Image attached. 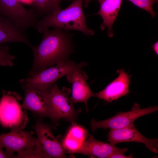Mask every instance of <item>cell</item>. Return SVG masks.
<instances>
[{
    "label": "cell",
    "instance_id": "52a82bcc",
    "mask_svg": "<svg viewBox=\"0 0 158 158\" xmlns=\"http://www.w3.org/2000/svg\"><path fill=\"white\" fill-rule=\"evenodd\" d=\"M0 15L23 30L34 27L39 17L33 8L27 9L19 0H0Z\"/></svg>",
    "mask_w": 158,
    "mask_h": 158
},
{
    "label": "cell",
    "instance_id": "30bf717a",
    "mask_svg": "<svg viewBox=\"0 0 158 158\" xmlns=\"http://www.w3.org/2000/svg\"><path fill=\"white\" fill-rule=\"evenodd\" d=\"M36 140L32 132L24 131L18 128L11 129L9 133L0 135V144L13 154L25 150L34 145Z\"/></svg>",
    "mask_w": 158,
    "mask_h": 158
},
{
    "label": "cell",
    "instance_id": "8fae6325",
    "mask_svg": "<svg viewBox=\"0 0 158 158\" xmlns=\"http://www.w3.org/2000/svg\"><path fill=\"white\" fill-rule=\"evenodd\" d=\"M128 150L127 148H120L110 143L97 140L93 135H90L78 149L71 154L79 153L91 157L110 158L113 154H124Z\"/></svg>",
    "mask_w": 158,
    "mask_h": 158
},
{
    "label": "cell",
    "instance_id": "603a6c76",
    "mask_svg": "<svg viewBox=\"0 0 158 158\" xmlns=\"http://www.w3.org/2000/svg\"><path fill=\"white\" fill-rule=\"evenodd\" d=\"M4 148L0 144V158H15V155L7 151L4 150Z\"/></svg>",
    "mask_w": 158,
    "mask_h": 158
},
{
    "label": "cell",
    "instance_id": "5bb4252c",
    "mask_svg": "<svg viewBox=\"0 0 158 158\" xmlns=\"http://www.w3.org/2000/svg\"><path fill=\"white\" fill-rule=\"evenodd\" d=\"M118 76L104 89L92 96L111 102L129 92L130 77L123 69L117 70Z\"/></svg>",
    "mask_w": 158,
    "mask_h": 158
},
{
    "label": "cell",
    "instance_id": "7402d4cb",
    "mask_svg": "<svg viewBox=\"0 0 158 158\" xmlns=\"http://www.w3.org/2000/svg\"><path fill=\"white\" fill-rule=\"evenodd\" d=\"M52 13L61 9L59 0H49Z\"/></svg>",
    "mask_w": 158,
    "mask_h": 158
},
{
    "label": "cell",
    "instance_id": "9a60e30c",
    "mask_svg": "<svg viewBox=\"0 0 158 158\" xmlns=\"http://www.w3.org/2000/svg\"><path fill=\"white\" fill-rule=\"evenodd\" d=\"M92 0H84V6L87 7ZM123 0H97L100 4L99 11L94 15L100 16L103 20L100 25L102 30L107 28L109 37L113 36L112 26L118 15Z\"/></svg>",
    "mask_w": 158,
    "mask_h": 158
},
{
    "label": "cell",
    "instance_id": "8992f818",
    "mask_svg": "<svg viewBox=\"0 0 158 158\" xmlns=\"http://www.w3.org/2000/svg\"><path fill=\"white\" fill-rule=\"evenodd\" d=\"M158 110V106L141 109L139 104L135 103L131 110L118 112L115 115L108 119L98 121L92 119L90 126L93 131L100 128L106 130L121 129L134 125V122L138 118Z\"/></svg>",
    "mask_w": 158,
    "mask_h": 158
},
{
    "label": "cell",
    "instance_id": "484cf974",
    "mask_svg": "<svg viewBox=\"0 0 158 158\" xmlns=\"http://www.w3.org/2000/svg\"><path fill=\"white\" fill-rule=\"evenodd\" d=\"M70 0H59L61 2V1H68Z\"/></svg>",
    "mask_w": 158,
    "mask_h": 158
},
{
    "label": "cell",
    "instance_id": "5b68a950",
    "mask_svg": "<svg viewBox=\"0 0 158 158\" xmlns=\"http://www.w3.org/2000/svg\"><path fill=\"white\" fill-rule=\"evenodd\" d=\"M0 100V123L11 129L22 130L26 126L28 119L26 111L18 101V96L3 91Z\"/></svg>",
    "mask_w": 158,
    "mask_h": 158
},
{
    "label": "cell",
    "instance_id": "d4e9b609",
    "mask_svg": "<svg viewBox=\"0 0 158 158\" xmlns=\"http://www.w3.org/2000/svg\"><path fill=\"white\" fill-rule=\"evenodd\" d=\"M152 47L157 55L158 54V42L157 41L152 45Z\"/></svg>",
    "mask_w": 158,
    "mask_h": 158
},
{
    "label": "cell",
    "instance_id": "7c38bea8",
    "mask_svg": "<svg viewBox=\"0 0 158 158\" xmlns=\"http://www.w3.org/2000/svg\"><path fill=\"white\" fill-rule=\"evenodd\" d=\"M25 96L22 106L23 109L30 111L42 117H49L48 100V89L41 90L36 88L25 87Z\"/></svg>",
    "mask_w": 158,
    "mask_h": 158
},
{
    "label": "cell",
    "instance_id": "277c9868",
    "mask_svg": "<svg viewBox=\"0 0 158 158\" xmlns=\"http://www.w3.org/2000/svg\"><path fill=\"white\" fill-rule=\"evenodd\" d=\"M71 90L63 87L60 90L56 83L48 89L49 118L55 123L62 120L71 123L76 120L79 110L74 107L69 97Z\"/></svg>",
    "mask_w": 158,
    "mask_h": 158
},
{
    "label": "cell",
    "instance_id": "44dd1931",
    "mask_svg": "<svg viewBox=\"0 0 158 158\" xmlns=\"http://www.w3.org/2000/svg\"><path fill=\"white\" fill-rule=\"evenodd\" d=\"M138 7L148 12L154 17L155 13L153 9L154 3L157 0H128Z\"/></svg>",
    "mask_w": 158,
    "mask_h": 158
},
{
    "label": "cell",
    "instance_id": "4fadbf2b",
    "mask_svg": "<svg viewBox=\"0 0 158 158\" xmlns=\"http://www.w3.org/2000/svg\"><path fill=\"white\" fill-rule=\"evenodd\" d=\"M66 75L68 81L72 85L71 96L70 97L71 102L73 103H84L87 112V101L92 93L86 82L87 76L80 68L74 69Z\"/></svg>",
    "mask_w": 158,
    "mask_h": 158
},
{
    "label": "cell",
    "instance_id": "cb8c5ba5",
    "mask_svg": "<svg viewBox=\"0 0 158 158\" xmlns=\"http://www.w3.org/2000/svg\"><path fill=\"white\" fill-rule=\"evenodd\" d=\"M133 155L132 154H130L129 156H125L124 154L123 153H118L113 154L110 157V158H133Z\"/></svg>",
    "mask_w": 158,
    "mask_h": 158
},
{
    "label": "cell",
    "instance_id": "6da1fadb",
    "mask_svg": "<svg viewBox=\"0 0 158 158\" xmlns=\"http://www.w3.org/2000/svg\"><path fill=\"white\" fill-rule=\"evenodd\" d=\"M40 44L30 47L34 60L30 75L59 62L69 60L75 51L73 36L58 28L44 31Z\"/></svg>",
    "mask_w": 158,
    "mask_h": 158
},
{
    "label": "cell",
    "instance_id": "d6986e66",
    "mask_svg": "<svg viewBox=\"0 0 158 158\" xmlns=\"http://www.w3.org/2000/svg\"><path fill=\"white\" fill-rule=\"evenodd\" d=\"M15 158H47L35 143L25 150L18 153Z\"/></svg>",
    "mask_w": 158,
    "mask_h": 158
},
{
    "label": "cell",
    "instance_id": "ffe728a7",
    "mask_svg": "<svg viewBox=\"0 0 158 158\" xmlns=\"http://www.w3.org/2000/svg\"><path fill=\"white\" fill-rule=\"evenodd\" d=\"M15 56L9 53V48L5 44L0 45V66H13Z\"/></svg>",
    "mask_w": 158,
    "mask_h": 158
},
{
    "label": "cell",
    "instance_id": "ba28073f",
    "mask_svg": "<svg viewBox=\"0 0 158 158\" xmlns=\"http://www.w3.org/2000/svg\"><path fill=\"white\" fill-rule=\"evenodd\" d=\"M33 128L37 135L36 143L47 158L66 157V151L61 142L53 135L51 126L39 119Z\"/></svg>",
    "mask_w": 158,
    "mask_h": 158
},
{
    "label": "cell",
    "instance_id": "7a4b0ae2",
    "mask_svg": "<svg viewBox=\"0 0 158 158\" xmlns=\"http://www.w3.org/2000/svg\"><path fill=\"white\" fill-rule=\"evenodd\" d=\"M84 0H75L66 8L43 16L34 27L42 34L50 28H58L68 32L76 30L87 36L93 35L94 30L88 28L83 9Z\"/></svg>",
    "mask_w": 158,
    "mask_h": 158
},
{
    "label": "cell",
    "instance_id": "3957f363",
    "mask_svg": "<svg viewBox=\"0 0 158 158\" xmlns=\"http://www.w3.org/2000/svg\"><path fill=\"white\" fill-rule=\"evenodd\" d=\"M87 65L83 61L77 63L69 59L37 72L25 79L20 80V83L22 88L30 87L45 90L51 87L59 78L75 69L82 68Z\"/></svg>",
    "mask_w": 158,
    "mask_h": 158
},
{
    "label": "cell",
    "instance_id": "ac0fdd59",
    "mask_svg": "<svg viewBox=\"0 0 158 158\" xmlns=\"http://www.w3.org/2000/svg\"><path fill=\"white\" fill-rule=\"evenodd\" d=\"M32 5L33 8L39 16L50 15L52 13L49 0H33Z\"/></svg>",
    "mask_w": 158,
    "mask_h": 158
},
{
    "label": "cell",
    "instance_id": "9c48e42d",
    "mask_svg": "<svg viewBox=\"0 0 158 158\" xmlns=\"http://www.w3.org/2000/svg\"><path fill=\"white\" fill-rule=\"evenodd\" d=\"M108 137V141L114 146L123 142H137L144 144L151 152L158 153V139L145 137L136 128L134 124L121 129H110Z\"/></svg>",
    "mask_w": 158,
    "mask_h": 158
},
{
    "label": "cell",
    "instance_id": "e0dca14e",
    "mask_svg": "<svg viewBox=\"0 0 158 158\" xmlns=\"http://www.w3.org/2000/svg\"><path fill=\"white\" fill-rule=\"evenodd\" d=\"M68 129L61 142L67 154H71L78 149L87 139V130L75 122Z\"/></svg>",
    "mask_w": 158,
    "mask_h": 158
},
{
    "label": "cell",
    "instance_id": "2e32d148",
    "mask_svg": "<svg viewBox=\"0 0 158 158\" xmlns=\"http://www.w3.org/2000/svg\"><path fill=\"white\" fill-rule=\"evenodd\" d=\"M10 42L23 43L30 47L32 45L24 30L0 15V45Z\"/></svg>",
    "mask_w": 158,
    "mask_h": 158
}]
</instances>
